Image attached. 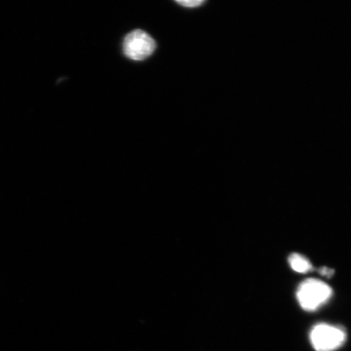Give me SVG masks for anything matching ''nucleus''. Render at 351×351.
<instances>
[{"instance_id": "nucleus-1", "label": "nucleus", "mask_w": 351, "mask_h": 351, "mask_svg": "<svg viewBox=\"0 0 351 351\" xmlns=\"http://www.w3.org/2000/svg\"><path fill=\"white\" fill-rule=\"evenodd\" d=\"M332 295V289L326 282L318 279L304 280L298 288L296 296L302 308L314 311L326 304Z\"/></svg>"}, {"instance_id": "nucleus-2", "label": "nucleus", "mask_w": 351, "mask_h": 351, "mask_svg": "<svg viewBox=\"0 0 351 351\" xmlns=\"http://www.w3.org/2000/svg\"><path fill=\"white\" fill-rule=\"evenodd\" d=\"M310 339L317 351H335L344 344L346 335L343 328L324 323L313 328Z\"/></svg>"}, {"instance_id": "nucleus-3", "label": "nucleus", "mask_w": 351, "mask_h": 351, "mask_svg": "<svg viewBox=\"0 0 351 351\" xmlns=\"http://www.w3.org/2000/svg\"><path fill=\"white\" fill-rule=\"evenodd\" d=\"M156 43L154 38L141 29H136L126 35L123 50L128 58L133 60H143L150 57L155 51Z\"/></svg>"}, {"instance_id": "nucleus-4", "label": "nucleus", "mask_w": 351, "mask_h": 351, "mask_svg": "<svg viewBox=\"0 0 351 351\" xmlns=\"http://www.w3.org/2000/svg\"><path fill=\"white\" fill-rule=\"evenodd\" d=\"M289 263L291 269L298 274H306L313 270V266L307 258L300 254L293 253L289 257Z\"/></svg>"}, {"instance_id": "nucleus-5", "label": "nucleus", "mask_w": 351, "mask_h": 351, "mask_svg": "<svg viewBox=\"0 0 351 351\" xmlns=\"http://www.w3.org/2000/svg\"><path fill=\"white\" fill-rule=\"evenodd\" d=\"M177 3L183 7L196 8L202 5L204 1H201V0H180Z\"/></svg>"}, {"instance_id": "nucleus-6", "label": "nucleus", "mask_w": 351, "mask_h": 351, "mask_svg": "<svg viewBox=\"0 0 351 351\" xmlns=\"http://www.w3.org/2000/svg\"><path fill=\"white\" fill-rule=\"evenodd\" d=\"M320 274L326 276H331L333 274V271L332 269H328V267H324L322 270H320Z\"/></svg>"}]
</instances>
